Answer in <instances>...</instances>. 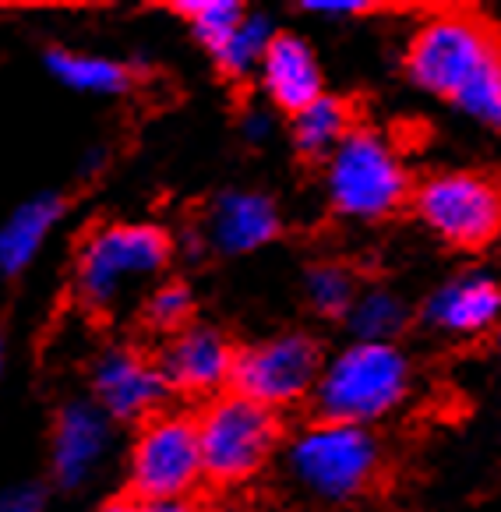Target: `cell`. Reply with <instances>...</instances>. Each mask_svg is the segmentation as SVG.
<instances>
[{
    "instance_id": "cell-1",
    "label": "cell",
    "mask_w": 501,
    "mask_h": 512,
    "mask_svg": "<svg viewBox=\"0 0 501 512\" xmlns=\"http://www.w3.org/2000/svg\"><path fill=\"white\" fill-rule=\"evenodd\" d=\"M406 75L501 131V29L477 11H434L406 46Z\"/></svg>"
},
{
    "instance_id": "cell-2",
    "label": "cell",
    "mask_w": 501,
    "mask_h": 512,
    "mask_svg": "<svg viewBox=\"0 0 501 512\" xmlns=\"http://www.w3.org/2000/svg\"><path fill=\"white\" fill-rule=\"evenodd\" d=\"M170 262V237L149 223H110L85 237L75 262V294L92 315L113 318L135 290Z\"/></svg>"
},
{
    "instance_id": "cell-3",
    "label": "cell",
    "mask_w": 501,
    "mask_h": 512,
    "mask_svg": "<svg viewBox=\"0 0 501 512\" xmlns=\"http://www.w3.org/2000/svg\"><path fill=\"white\" fill-rule=\"evenodd\" d=\"M410 389V364L392 343H353L325 368L315 389L322 421L360 424L385 417Z\"/></svg>"
},
{
    "instance_id": "cell-4",
    "label": "cell",
    "mask_w": 501,
    "mask_h": 512,
    "mask_svg": "<svg viewBox=\"0 0 501 512\" xmlns=\"http://www.w3.org/2000/svg\"><path fill=\"white\" fill-rule=\"evenodd\" d=\"M198 438H202L205 481L216 488H233L251 481L272 460L283 438V421L262 403L223 392L198 414Z\"/></svg>"
},
{
    "instance_id": "cell-5",
    "label": "cell",
    "mask_w": 501,
    "mask_h": 512,
    "mask_svg": "<svg viewBox=\"0 0 501 512\" xmlns=\"http://www.w3.org/2000/svg\"><path fill=\"white\" fill-rule=\"evenodd\" d=\"M290 470L311 495L350 502L382 474V445L360 424L318 421L293 442Z\"/></svg>"
},
{
    "instance_id": "cell-6",
    "label": "cell",
    "mask_w": 501,
    "mask_h": 512,
    "mask_svg": "<svg viewBox=\"0 0 501 512\" xmlns=\"http://www.w3.org/2000/svg\"><path fill=\"white\" fill-rule=\"evenodd\" d=\"M325 181L336 212L353 219H385L410 198V177L396 149L364 124H357L332 152Z\"/></svg>"
},
{
    "instance_id": "cell-7",
    "label": "cell",
    "mask_w": 501,
    "mask_h": 512,
    "mask_svg": "<svg viewBox=\"0 0 501 512\" xmlns=\"http://www.w3.org/2000/svg\"><path fill=\"white\" fill-rule=\"evenodd\" d=\"M413 209L459 251H480L501 234V174L449 170L413 191Z\"/></svg>"
},
{
    "instance_id": "cell-8",
    "label": "cell",
    "mask_w": 501,
    "mask_h": 512,
    "mask_svg": "<svg viewBox=\"0 0 501 512\" xmlns=\"http://www.w3.org/2000/svg\"><path fill=\"white\" fill-rule=\"evenodd\" d=\"M205 477L198 417L156 414L142 424L131 449V498L138 502H166L187 498Z\"/></svg>"
},
{
    "instance_id": "cell-9",
    "label": "cell",
    "mask_w": 501,
    "mask_h": 512,
    "mask_svg": "<svg viewBox=\"0 0 501 512\" xmlns=\"http://www.w3.org/2000/svg\"><path fill=\"white\" fill-rule=\"evenodd\" d=\"M322 375V347L304 332H290V336H276L237 350L230 392L247 396L269 410H279L304 400L307 392H315Z\"/></svg>"
},
{
    "instance_id": "cell-10",
    "label": "cell",
    "mask_w": 501,
    "mask_h": 512,
    "mask_svg": "<svg viewBox=\"0 0 501 512\" xmlns=\"http://www.w3.org/2000/svg\"><path fill=\"white\" fill-rule=\"evenodd\" d=\"M170 392L184 396H212L223 385H230L237 350L219 329L209 325H187L184 332L170 336L156 357ZM223 396V392H219ZM216 400V396H212Z\"/></svg>"
},
{
    "instance_id": "cell-11",
    "label": "cell",
    "mask_w": 501,
    "mask_h": 512,
    "mask_svg": "<svg viewBox=\"0 0 501 512\" xmlns=\"http://www.w3.org/2000/svg\"><path fill=\"white\" fill-rule=\"evenodd\" d=\"M92 389H96V407L106 417L145 424L149 417L163 414L159 407H163L170 385H166L159 364L142 357L138 350H110L96 364Z\"/></svg>"
},
{
    "instance_id": "cell-12",
    "label": "cell",
    "mask_w": 501,
    "mask_h": 512,
    "mask_svg": "<svg viewBox=\"0 0 501 512\" xmlns=\"http://www.w3.org/2000/svg\"><path fill=\"white\" fill-rule=\"evenodd\" d=\"M262 82L269 89L272 103L279 110L300 117L304 110L325 96L322 92V71H318L315 53L307 50V43L290 32H276L269 53L262 61Z\"/></svg>"
},
{
    "instance_id": "cell-13",
    "label": "cell",
    "mask_w": 501,
    "mask_h": 512,
    "mask_svg": "<svg viewBox=\"0 0 501 512\" xmlns=\"http://www.w3.org/2000/svg\"><path fill=\"white\" fill-rule=\"evenodd\" d=\"M279 234V212L265 195L226 191L209 209V244L223 255H244Z\"/></svg>"
},
{
    "instance_id": "cell-14",
    "label": "cell",
    "mask_w": 501,
    "mask_h": 512,
    "mask_svg": "<svg viewBox=\"0 0 501 512\" xmlns=\"http://www.w3.org/2000/svg\"><path fill=\"white\" fill-rule=\"evenodd\" d=\"M106 445V414L99 407L71 403L57 414L53 424V477L64 488L82 484L89 467L99 460Z\"/></svg>"
},
{
    "instance_id": "cell-15",
    "label": "cell",
    "mask_w": 501,
    "mask_h": 512,
    "mask_svg": "<svg viewBox=\"0 0 501 512\" xmlns=\"http://www.w3.org/2000/svg\"><path fill=\"white\" fill-rule=\"evenodd\" d=\"M427 318L449 332H484L501 318V287L487 276H466L427 301Z\"/></svg>"
},
{
    "instance_id": "cell-16",
    "label": "cell",
    "mask_w": 501,
    "mask_h": 512,
    "mask_svg": "<svg viewBox=\"0 0 501 512\" xmlns=\"http://www.w3.org/2000/svg\"><path fill=\"white\" fill-rule=\"evenodd\" d=\"M60 212H64V202L57 195H39L11 216V223L0 234V269H4V276H18L29 265V258L39 251V244L60 219Z\"/></svg>"
},
{
    "instance_id": "cell-17",
    "label": "cell",
    "mask_w": 501,
    "mask_h": 512,
    "mask_svg": "<svg viewBox=\"0 0 501 512\" xmlns=\"http://www.w3.org/2000/svg\"><path fill=\"white\" fill-rule=\"evenodd\" d=\"M357 128L353 121V106L343 96H322L311 110L293 117V142L304 159L329 163L332 152L346 142V135Z\"/></svg>"
},
{
    "instance_id": "cell-18",
    "label": "cell",
    "mask_w": 501,
    "mask_h": 512,
    "mask_svg": "<svg viewBox=\"0 0 501 512\" xmlns=\"http://www.w3.org/2000/svg\"><path fill=\"white\" fill-rule=\"evenodd\" d=\"M46 68L71 89L82 92H128L131 89V68L106 57H85L71 50H50L46 53Z\"/></svg>"
},
{
    "instance_id": "cell-19",
    "label": "cell",
    "mask_w": 501,
    "mask_h": 512,
    "mask_svg": "<svg viewBox=\"0 0 501 512\" xmlns=\"http://www.w3.org/2000/svg\"><path fill=\"white\" fill-rule=\"evenodd\" d=\"M170 8L177 11L180 18L191 22L198 43H202L212 57L237 36V29L247 18L237 0H180V4H170Z\"/></svg>"
},
{
    "instance_id": "cell-20",
    "label": "cell",
    "mask_w": 501,
    "mask_h": 512,
    "mask_svg": "<svg viewBox=\"0 0 501 512\" xmlns=\"http://www.w3.org/2000/svg\"><path fill=\"white\" fill-rule=\"evenodd\" d=\"M272 39H276V29H272L265 18L247 15L244 25L237 29V36H233L230 43H226L223 50L212 57V61H216V68L223 71L226 78H233V82H237V78H244L258 61H265V53H269Z\"/></svg>"
},
{
    "instance_id": "cell-21",
    "label": "cell",
    "mask_w": 501,
    "mask_h": 512,
    "mask_svg": "<svg viewBox=\"0 0 501 512\" xmlns=\"http://www.w3.org/2000/svg\"><path fill=\"white\" fill-rule=\"evenodd\" d=\"M350 325L360 343H389L396 332L406 329V308L385 290H371L353 304Z\"/></svg>"
},
{
    "instance_id": "cell-22",
    "label": "cell",
    "mask_w": 501,
    "mask_h": 512,
    "mask_svg": "<svg viewBox=\"0 0 501 512\" xmlns=\"http://www.w3.org/2000/svg\"><path fill=\"white\" fill-rule=\"evenodd\" d=\"M307 301L318 315L343 318L357 304V283L343 265H315L307 272Z\"/></svg>"
},
{
    "instance_id": "cell-23",
    "label": "cell",
    "mask_w": 501,
    "mask_h": 512,
    "mask_svg": "<svg viewBox=\"0 0 501 512\" xmlns=\"http://www.w3.org/2000/svg\"><path fill=\"white\" fill-rule=\"evenodd\" d=\"M195 311V301H191V290L184 283H163L159 290H152V297L145 301V322L156 332H177L187 329V318Z\"/></svg>"
},
{
    "instance_id": "cell-24",
    "label": "cell",
    "mask_w": 501,
    "mask_h": 512,
    "mask_svg": "<svg viewBox=\"0 0 501 512\" xmlns=\"http://www.w3.org/2000/svg\"><path fill=\"white\" fill-rule=\"evenodd\" d=\"M307 11H318V15H357V11H371L374 4L367 0H304Z\"/></svg>"
},
{
    "instance_id": "cell-25",
    "label": "cell",
    "mask_w": 501,
    "mask_h": 512,
    "mask_svg": "<svg viewBox=\"0 0 501 512\" xmlns=\"http://www.w3.org/2000/svg\"><path fill=\"white\" fill-rule=\"evenodd\" d=\"M43 509V491L39 488H15L4 498V512H39Z\"/></svg>"
},
{
    "instance_id": "cell-26",
    "label": "cell",
    "mask_w": 501,
    "mask_h": 512,
    "mask_svg": "<svg viewBox=\"0 0 501 512\" xmlns=\"http://www.w3.org/2000/svg\"><path fill=\"white\" fill-rule=\"evenodd\" d=\"M142 512H205V505L198 498H166V502H145Z\"/></svg>"
},
{
    "instance_id": "cell-27",
    "label": "cell",
    "mask_w": 501,
    "mask_h": 512,
    "mask_svg": "<svg viewBox=\"0 0 501 512\" xmlns=\"http://www.w3.org/2000/svg\"><path fill=\"white\" fill-rule=\"evenodd\" d=\"M92 512H142V502H138V498H131V495H120V498L103 502L99 509H92Z\"/></svg>"
},
{
    "instance_id": "cell-28",
    "label": "cell",
    "mask_w": 501,
    "mask_h": 512,
    "mask_svg": "<svg viewBox=\"0 0 501 512\" xmlns=\"http://www.w3.org/2000/svg\"><path fill=\"white\" fill-rule=\"evenodd\" d=\"M230 512H240V509H230Z\"/></svg>"
}]
</instances>
